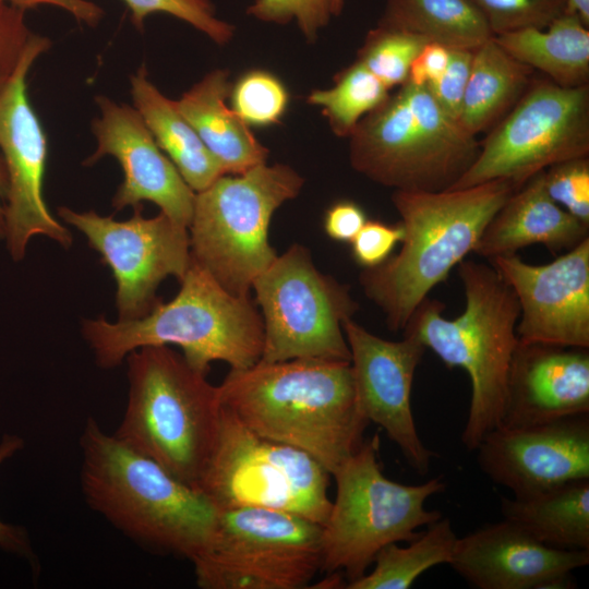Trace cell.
I'll return each instance as SVG.
<instances>
[{"label":"cell","instance_id":"obj_44","mask_svg":"<svg viewBox=\"0 0 589 589\" xmlns=\"http://www.w3.org/2000/svg\"><path fill=\"white\" fill-rule=\"evenodd\" d=\"M8 191V175L2 156L0 155V240L4 237V201Z\"/></svg>","mask_w":589,"mask_h":589},{"label":"cell","instance_id":"obj_11","mask_svg":"<svg viewBox=\"0 0 589 589\" xmlns=\"http://www.w3.org/2000/svg\"><path fill=\"white\" fill-rule=\"evenodd\" d=\"M322 525L262 507L219 509L205 550L192 561L203 589H300L321 570Z\"/></svg>","mask_w":589,"mask_h":589},{"label":"cell","instance_id":"obj_14","mask_svg":"<svg viewBox=\"0 0 589 589\" xmlns=\"http://www.w3.org/2000/svg\"><path fill=\"white\" fill-rule=\"evenodd\" d=\"M49 47L47 37L34 34L16 69L0 87V155L8 175L3 239L14 261L24 259L35 236L50 238L65 249L72 244L71 232L52 216L44 199L48 143L27 95L28 72Z\"/></svg>","mask_w":589,"mask_h":589},{"label":"cell","instance_id":"obj_2","mask_svg":"<svg viewBox=\"0 0 589 589\" xmlns=\"http://www.w3.org/2000/svg\"><path fill=\"white\" fill-rule=\"evenodd\" d=\"M517 190L509 180L436 192L394 190L404 238L398 253L359 276L393 333L404 330L430 291L473 252L484 228Z\"/></svg>","mask_w":589,"mask_h":589},{"label":"cell","instance_id":"obj_45","mask_svg":"<svg viewBox=\"0 0 589 589\" xmlns=\"http://www.w3.org/2000/svg\"><path fill=\"white\" fill-rule=\"evenodd\" d=\"M569 11L580 16L586 25H589V0H567Z\"/></svg>","mask_w":589,"mask_h":589},{"label":"cell","instance_id":"obj_34","mask_svg":"<svg viewBox=\"0 0 589 589\" xmlns=\"http://www.w3.org/2000/svg\"><path fill=\"white\" fill-rule=\"evenodd\" d=\"M131 12L137 29L144 27L147 16L166 13L178 17L207 35L219 45L227 44L233 36V26L215 16L209 0H123Z\"/></svg>","mask_w":589,"mask_h":589},{"label":"cell","instance_id":"obj_38","mask_svg":"<svg viewBox=\"0 0 589 589\" xmlns=\"http://www.w3.org/2000/svg\"><path fill=\"white\" fill-rule=\"evenodd\" d=\"M402 238L404 228L400 221L386 224L368 219L350 242L352 257L363 268L376 267L393 254Z\"/></svg>","mask_w":589,"mask_h":589},{"label":"cell","instance_id":"obj_20","mask_svg":"<svg viewBox=\"0 0 589 589\" xmlns=\"http://www.w3.org/2000/svg\"><path fill=\"white\" fill-rule=\"evenodd\" d=\"M448 564L478 589L569 588L589 550L549 546L503 518L458 537Z\"/></svg>","mask_w":589,"mask_h":589},{"label":"cell","instance_id":"obj_17","mask_svg":"<svg viewBox=\"0 0 589 589\" xmlns=\"http://www.w3.org/2000/svg\"><path fill=\"white\" fill-rule=\"evenodd\" d=\"M489 261L518 300L519 341L589 348V237L544 265L517 254Z\"/></svg>","mask_w":589,"mask_h":589},{"label":"cell","instance_id":"obj_40","mask_svg":"<svg viewBox=\"0 0 589 589\" xmlns=\"http://www.w3.org/2000/svg\"><path fill=\"white\" fill-rule=\"evenodd\" d=\"M23 445L22 437L14 434L3 435L0 442V465L19 452ZM0 548L26 560L33 569L38 567L27 531L23 527L10 525L0 519Z\"/></svg>","mask_w":589,"mask_h":589},{"label":"cell","instance_id":"obj_10","mask_svg":"<svg viewBox=\"0 0 589 589\" xmlns=\"http://www.w3.org/2000/svg\"><path fill=\"white\" fill-rule=\"evenodd\" d=\"M330 473L308 453L260 436L221 405L216 442L196 490L218 509L262 507L320 525Z\"/></svg>","mask_w":589,"mask_h":589},{"label":"cell","instance_id":"obj_30","mask_svg":"<svg viewBox=\"0 0 589 589\" xmlns=\"http://www.w3.org/2000/svg\"><path fill=\"white\" fill-rule=\"evenodd\" d=\"M389 94V89L356 60L335 76L332 87L311 92L308 103L322 109L337 136H349L359 121Z\"/></svg>","mask_w":589,"mask_h":589},{"label":"cell","instance_id":"obj_27","mask_svg":"<svg viewBox=\"0 0 589 589\" xmlns=\"http://www.w3.org/2000/svg\"><path fill=\"white\" fill-rule=\"evenodd\" d=\"M501 512L549 546L589 550V479L527 497L502 496Z\"/></svg>","mask_w":589,"mask_h":589},{"label":"cell","instance_id":"obj_12","mask_svg":"<svg viewBox=\"0 0 589 589\" xmlns=\"http://www.w3.org/2000/svg\"><path fill=\"white\" fill-rule=\"evenodd\" d=\"M264 324L261 361L321 359L350 362L342 323L359 309L350 287L325 275L311 252L291 244L253 281Z\"/></svg>","mask_w":589,"mask_h":589},{"label":"cell","instance_id":"obj_46","mask_svg":"<svg viewBox=\"0 0 589 589\" xmlns=\"http://www.w3.org/2000/svg\"><path fill=\"white\" fill-rule=\"evenodd\" d=\"M345 0H330L332 15H339L342 11Z\"/></svg>","mask_w":589,"mask_h":589},{"label":"cell","instance_id":"obj_35","mask_svg":"<svg viewBox=\"0 0 589 589\" xmlns=\"http://www.w3.org/2000/svg\"><path fill=\"white\" fill-rule=\"evenodd\" d=\"M549 196L579 221L589 226V158L555 164L543 170Z\"/></svg>","mask_w":589,"mask_h":589},{"label":"cell","instance_id":"obj_16","mask_svg":"<svg viewBox=\"0 0 589 589\" xmlns=\"http://www.w3.org/2000/svg\"><path fill=\"white\" fill-rule=\"evenodd\" d=\"M342 330L360 412L386 432L417 473L425 476L437 455L417 431L411 388L426 348L411 335L397 341L381 338L352 318L342 323Z\"/></svg>","mask_w":589,"mask_h":589},{"label":"cell","instance_id":"obj_25","mask_svg":"<svg viewBox=\"0 0 589 589\" xmlns=\"http://www.w3.org/2000/svg\"><path fill=\"white\" fill-rule=\"evenodd\" d=\"M512 57L562 87L589 85V29L568 11L544 28L493 36Z\"/></svg>","mask_w":589,"mask_h":589},{"label":"cell","instance_id":"obj_28","mask_svg":"<svg viewBox=\"0 0 589 589\" xmlns=\"http://www.w3.org/2000/svg\"><path fill=\"white\" fill-rule=\"evenodd\" d=\"M377 26L413 34L448 49L474 50L493 37L470 0H386Z\"/></svg>","mask_w":589,"mask_h":589},{"label":"cell","instance_id":"obj_37","mask_svg":"<svg viewBox=\"0 0 589 589\" xmlns=\"http://www.w3.org/2000/svg\"><path fill=\"white\" fill-rule=\"evenodd\" d=\"M472 57L473 50L450 49L443 73L425 86L441 109L457 121L470 75Z\"/></svg>","mask_w":589,"mask_h":589},{"label":"cell","instance_id":"obj_42","mask_svg":"<svg viewBox=\"0 0 589 589\" xmlns=\"http://www.w3.org/2000/svg\"><path fill=\"white\" fill-rule=\"evenodd\" d=\"M449 50L441 44L426 43L413 59L407 82L416 86H426L434 82L447 65Z\"/></svg>","mask_w":589,"mask_h":589},{"label":"cell","instance_id":"obj_43","mask_svg":"<svg viewBox=\"0 0 589 589\" xmlns=\"http://www.w3.org/2000/svg\"><path fill=\"white\" fill-rule=\"evenodd\" d=\"M10 4L26 11L38 5H55L68 11L79 22L89 26L96 25L101 16L103 9L91 0H5Z\"/></svg>","mask_w":589,"mask_h":589},{"label":"cell","instance_id":"obj_5","mask_svg":"<svg viewBox=\"0 0 589 589\" xmlns=\"http://www.w3.org/2000/svg\"><path fill=\"white\" fill-rule=\"evenodd\" d=\"M457 267L465 311L448 320L443 316L445 304L426 298L402 333L431 349L448 369L460 368L468 374L471 395L461 443L476 450L502 421L509 365L518 342L519 304L492 265L462 260Z\"/></svg>","mask_w":589,"mask_h":589},{"label":"cell","instance_id":"obj_32","mask_svg":"<svg viewBox=\"0 0 589 589\" xmlns=\"http://www.w3.org/2000/svg\"><path fill=\"white\" fill-rule=\"evenodd\" d=\"M230 104L247 123L256 127L275 124L285 113L289 95L273 73L252 70L244 73L229 92Z\"/></svg>","mask_w":589,"mask_h":589},{"label":"cell","instance_id":"obj_8","mask_svg":"<svg viewBox=\"0 0 589 589\" xmlns=\"http://www.w3.org/2000/svg\"><path fill=\"white\" fill-rule=\"evenodd\" d=\"M380 438L363 441L332 474L336 495L321 531V570L344 572L351 582L366 573L389 543L410 542L443 515L425 502L446 489L441 478L420 484L388 479L378 460ZM345 585V587H346Z\"/></svg>","mask_w":589,"mask_h":589},{"label":"cell","instance_id":"obj_13","mask_svg":"<svg viewBox=\"0 0 589 589\" xmlns=\"http://www.w3.org/2000/svg\"><path fill=\"white\" fill-rule=\"evenodd\" d=\"M479 153L450 188L504 179L520 188L534 175L589 155V85L534 77L517 104L479 141Z\"/></svg>","mask_w":589,"mask_h":589},{"label":"cell","instance_id":"obj_39","mask_svg":"<svg viewBox=\"0 0 589 589\" xmlns=\"http://www.w3.org/2000/svg\"><path fill=\"white\" fill-rule=\"evenodd\" d=\"M33 35L25 11L0 0V87L16 69Z\"/></svg>","mask_w":589,"mask_h":589},{"label":"cell","instance_id":"obj_6","mask_svg":"<svg viewBox=\"0 0 589 589\" xmlns=\"http://www.w3.org/2000/svg\"><path fill=\"white\" fill-rule=\"evenodd\" d=\"M125 361L129 396L113 435L196 489L218 433V386L166 345L137 348Z\"/></svg>","mask_w":589,"mask_h":589},{"label":"cell","instance_id":"obj_19","mask_svg":"<svg viewBox=\"0 0 589 589\" xmlns=\"http://www.w3.org/2000/svg\"><path fill=\"white\" fill-rule=\"evenodd\" d=\"M95 100L100 111L92 123L97 147L84 165L106 155L118 160L124 177L112 199L113 208L152 202L172 221L189 228L195 192L157 145L137 110L103 95Z\"/></svg>","mask_w":589,"mask_h":589},{"label":"cell","instance_id":"obj_15","mask_svg":"<svg viewBox=\"0 0 589 589\" xmlns=\"http://www.w3.org/2000/svg\"><path fill=\"white\" fill-rule=\"evenodd\" d=\"M142 204L133 206L128 220H116L95 211L76 212L67 206L59 217L85 235L88 244L113 274L120 321L140 318L160 301L159 284L168 276L179 280L191 263L188 228L164 213L143 216Z\"/></svg>","mask_w":589,"mask_h":589},{"label":"cell","instance_id":"obj_23","mask_svg":"<svg viewBox=\"0 0 589 589\" xmlns=\"http://www.w3.org/2000/svg\"><path fill=\"white\" fill-rule=\"evenodd\" d=\"M228 77L226 70H214L175 101L224 175H240L266 163L268 151L227 106L231 87Z\"/></svg>","mask_w":589,"mask_h":589},{"label":"cell","instance_id":"obj_3","mask_svg":"<svg viewBox=\"0 0 589 589\" xmlns=\"http://www.w3.org/2000/svg\"><path fill=\"white\" fill-rule=\"evenodd\" d=\"M81 486L92 509L146 548L196 558L219 509L199 490L107 434L88 418L80 437Z\"/></svg>","mask_w":589,"mask_h":589},{"label":"cell","instance_id":"obj_1","mask_svg":"<svg viewBox=\"0 0 589 589\" xmlns=\"http://www.w3.org/2000/svg\"><path fill=\"white\" fill-rule=\"evenodd\" d=\"M218 393L252 432L308 453L330 474L360 447L370 423L357 404L350 362L260 360L231 369Z\"/></svg>","mask_w":589,"mask_h":589},{"label":"cell","instance_id":"obj_22","mask_svg":"<svg viewBox=\"0 0 589 589\" xmlns=\"http://www.w3.org/2000/svg\"><path fill=\"white\" fill-rule=\"evenodd\" d=\"M589 237V226L576 219L548 194L543 171L505 201L484 228L473 253L491 260L543 244L552 254L568 251Z\"/></svg>","mask_w":589,"mask_h":589},{"label":"cell","instance_id":"obj_31","mask_svg":"<svg viewBox=\"0 0 589 589\" xmlns=\"http://www.w3.org/2000/svg\"><path fill=\"white\" fill-rule=\"evenodd\" d=\"M426 43L413 34L376 26L368 33L357 61L390 91L407 82L410 65Z\"/></svg>","mask_w":589,"mask_h":589},{"label":"cell","instance_id":"obj_24","mask_svg":"<svg viewBox=\"0 0 589 589\" xmlns=\"http://www.w3.org/2000/svg\"><path fill=\"white\" fill-rule=\"evenodd\" d=\"M131 96L157 145L195 193L224 175L176 101L163 95L149 81L145 67L131 76Z\"/></svg>","mask_w":589,"mask_h":589},{"label":"cell","instance_id":"obj_4","mask_svg":"<svg viewBox=\"0 0 589 589\" xmlns=\"http://www.w3.org/2000/svg\"><path fill=\"white\" fill-rule=\"evenodd\" d=\"M176 297L146 315L108 322L85 320L82 332L100 368L120 365L141 347L173 345L194 369L207 374L213 361L247 369L261 360L264 324L255 301L225 289L192 257Z\"/></svg>","mask_w":589,"mask_h":589},{"label":"cell","instance_id":"obj_29","mask_svg":"<svg viewBox=\"0 0 589 589\" xmlns=\"http://www.w3.org/2000/svg\"><path fill=\"white\" fill-rule=\"evenodd\" d=\"M457 536L441 517L407 546L389 543L378 551L371 573L348 582L347 589H408L425 570L450 562Z\"/></svg>","mask_w":589,"mask_h":589},{"label":"cell","instance_id":"obj_33","mask_svg":"<svg viewBox=\"0 0 589 589\" xmlns=\"http://www.w3.org/2000/svg\"><path fill=\"white\" fill-rule=\"evenodd\" d=\"M493 36L525 28H544L569 11L567 0H470Z\"/></svg>","mask_w":589,"mask_h":589},{"label":"cell","instance_id":"obj_41","mask_svg":"<svg viewBox=\"0 0 589 589\" xmlns=\"http://www.w3.org/2000/svg\"><path fill=\"white\" fill-rule=\"evenodd\" d=\"M366 221V214L359 204L341 200L327 208L323 226L330 239L350 243Z\"/></svg>","mask_w":589,"mask_h":589},{"label":"cell","instance_id":"obj_18","mask_svg":"<svg viewBox=\"0 0 589 589\" xmlns=\"http://www.w3.org/2000/svg\"><path fill=\"white\" fill-rule=\"evenodd\" d=\"M476 450L481 471L514 497L589 479V416L525 428L498 425Z\"/></svg>","mask_w":589,"mask_h":589},{"label":"cell","instance_id":"obj_21","mask_svg":"<svg viewBox=\"0 0 589 589\" xmlns=\"http://www.w3.org/2000/svg\"><path fill=\"white\" fill-rule=\"evenodd\" d=\"M589 414L588 348L517 342L500 425L525 428Z\"/></svg>","mask_w":589,"mask_h":589},{"label":"cell","instance_id":"obj_36","mask_svg":"<svg viewBox=\"0 0 589 589\" xmlns=\"http://www.w3.org/2000/svg\"><path fill=\"white\" fill-rule=\"evenodd\" d=\"M248 13L263 22L278 24L296 20L309 41L316 38L332 16L330 0H256Z\"/></svg>","mask_w":589,"mask_h":589},{"label":"cell","instance_id":"obj_9","mask_svg":"<svg viewBox=\"0 0 589 589\" xmlns=\"http://www.w3.org/2000/svg\"><path fill=\"white\" fill-rule=\"evenodd\" d=\"M303 183L285 164L220 176L195 193L188 228L191 257L229 292L250 294L254 279L277 256L268 239L272 217Z\"/></svg>","mask_w":589,"mask_h":589},{"label":"cell","instance_id":"obj_7","mask_svg":"<svg viewBox=\"0 0 589 589\" xmlns=\"http://www.w3.org/2000/svg\"><path fill=\"white\" fill-rule=\"evenodd\" d=\"M352 168L401 191L450 189L479 153V140L445 113L425 86L406 82L349 135Z\"/></svg>","mask_w":589,"mask_h":589},{"label":"cell","instance_id":"obj_26","mask_svg":"<svg viewBox=\"0 0 589 589\" xmlns=\"http://www.w3.org/2000/svg\"><path fill=\"white\" fill-rule=\"evenodd\" d=\"M534 71L490 38L473 50L458 122L470 134L491 130L522 97Z\"/></svg>","mask_w":589,"mask_h":589}]
</instances>
